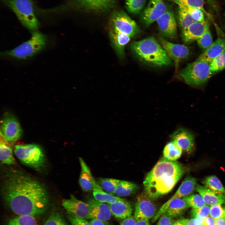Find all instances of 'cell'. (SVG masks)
<instances>
[{
    "instance_id": "e0dca14e",
    "label": "cell",
    "mask_w": 225,
    "mask_h": 225,
    "mask_svg": "<svg viewBox=\"0 0 225 225\" xmlns=\"http://www.w3.org/2000/svg\"><path fill=\"white\" fill-rule=\"evenodd\" d=\"M208 29L209 24L207 21L195 22L182 30V40L185 44L190 43L197 40Z\"/></svg>"
},
{
    "instance_id": "4316f807",
    "label": "cell",
    "mask_w": 225,
    "mask_h": 225,
    "mask_svg": "<svg viewBox=\"0 0 225 225\" xmlns=\"http://www.w3.org/2000/svg\"><path fill=\"white\" fill-rule=\"evenodd\" d=\"M182 151L176 143L171 140L163 149V157L169 160L176 161L181 157Z\"/></svg>"
},
{
    "instance_id": "7bdbcfd3",
    "label": "cell",
    "mask_w": 225,
    "mask_h": 225,
    "mask_svg": "<svg viewBox=\"0 0 225 225\" xmlns=\"http://www.w3.org/2000/svg\"><path fill=\"white\" fill-rule=\"evenodd\" d=\"M173 219L166 213H164L159 218L156 225H172L174 221Z\"/></svg>"
},
{
    "instance_id": "9a60e30c",
    "label": "cell",
    "mask_w": 225,
    "mask_h": 225,
    "mask_svg": "<svg viewBox=\"0 0 225 225\" xmlns=\"http://www.w3.org/2000/svg\"><path fill=\"white\" fill-rule=\"evenodd\" d=\"M156 21L160 32L164 36L172 39L177 37V23L172 11L167 10Z\"/></svg>"
},
{
    "instance_id": "db71d44e",
    "label": "cell",
    "mask_w": 225,
    "mask_h": 225,
    "mask_svg": "<svg viewBox=\"0 0 225 225\" xmlns=\"http://www.w3.org/2000/svg\"></svg>"
},
{
    "instance_id": "1f68e13d",
    "label": "cell",
    "mask_w": 225,
    "mask_h": 225,
    "mask_svg": "<svg viewBox=\"0 0 225 225\" xmlns=\"http://www.w3.org/2000/svg\"><path fill=\"white\" fill-rule=\"evenodd\" d=\"M178 19L179 25L182 30L196 22L188 12L179 7L178 9Z\"/></svg>"
},
{
    "instance_id": "bcb514c9",
    "label": "cell",
    "mask_w": 225,
    "mask_h": 225,
    "mask_svg": "<svg viewBox=\"0 0 225 225\" xmlns=\"http://www.w3.org/2000/svg\"><path fill=\"white\" fill-rule=\"evenodd\" d=\"M106 222L92 218L91 219L89 223L90 225H108Z\"/></svg>"
},
{
    "instance_id": "ac0fdd59",
    "label": "cell",
    "mask_w": 225,
    "mask_h": 225,
    "mask_svg": "<svg viewBox=\"0 0 225 225\" xmlns=\"http://www.w3.org/2000/svg\"><path fill=\"white\" fill-rule=\"evenodd\" d=\"M77 5L85 10L103 12L112 8L117 0H75Z\"/></svg>"
},
{
    "instance_id": "7c38bea8",
    "label": "cell",
    "mask_w": 225,
    "mask_h": 225,
    "mask_svg": "<svg viewBox=\"0 0 225 225\" xmlns=\"http://www.w3.org/2000/svg\"><path fill=\"white\" fill-rule=\"evenodd\" d=\"M62 205L67 213L86 220L92 218L89 206L87 203L77 199L73 195L62 200Z\"/></svg>"
},
{
    "instance_id": "83f0119b",
    "label": "cell",
    "mask_w": 225,
    "mask_h": 225,
    "mask_svg": "<svg viewBox=\"0 0 225 225\" xmlns=\"http://www.w3.org/2000/svg\"><path fill=\"white\" fill-rule=\"evenodd\" d=\"M1 140L0 145V159L3 164L12 165L15 162L13 156L12 149L11 148L7 145L5 142L6 139Z\"/></svg>"
},
{
    "instance_id": "cb8c5ba5",
    "label": "cell",
    "mask_w": 225,
    "mask_h": 225,
    "mask_svg": "<svg viewBox=\"0 0 225 225\" xmlns=\"http://www.w3.org/2000/svg\"><path fill=\"white\" fill-rule=\"evenodd\" d=\"M196 179L190 176L187 177L183 180L173 195L169 199L182 198L191 194L196 190Z\"/></svg>"
},
{
    "instance_id": "8fae6325",
    "label": "cell",
    "mask_w": 225,
    "mask_h": 225,
    "mask_svg": "<svg viewBox=\"0 0 225 225\" xmlns=\"http://www.w3.org/2000/svg\"><path fill=\"white\" fill-rule=\"evenodd\" d=\"M158 40L168 56L174 62L175 70L177 71L180 61L189 56L188 48L183 45L170 42L161 36L159 37Z\"/></svg>"
},
{
    "instance_id": "9c48e42d",
    "label": "cell",
    "mask_w": 225,
    "mask_h": 225,
    "mask_svg": "<svg viewBox=\"0 0 225 225\" xmlns=\"http://www.w3.org/2000/svg\"><path fill=\"white\" fill-rule=\"evenodd\" d=\"M189 207L183 198L169 199L157 212L152 218V222H154L156 221L164 213L173 218L178 217Z\"/></svg>"
},
{
    "instance_id": "5bb4252c",
    "label": "cell",
    "mask_w": 225,
    "mask_h": 225,
    "mask_svg": "<svg viewBox=\"0 0 225 225\" xmlns=\"http://www.w3.org/2000/svg\"><path fill=\"white\" fill-rule=\"evenodd\" d=\"M167 10L162 0H150L141 15V19L145 26L148 27L157 20Z\"/></svg>"
},
{
    "instance_id": "d4e9b609",
    "label": "cell",
    "mask_w": 225,
    "mask_h": 225,
    "mask_svg": "<svg viewBox=\"0 0 225 225\" xmlns=\"http://www.w3.org/2000/svg\"><path fill=\"white\" fill-rule=\"evenodd\" d=\"M94 198L100 202L108 204L114 203L122 199L119 197L108 193L103 190L95 180L93 188Z\"/></svg>"
},
{
    "instance_id": "60d3db41",
    "label": "cell",
    "mask_w": 225,
    "mask_h": 225,
    "mask_svg": "<svg viewBox=\"0 0 225 225\" xmlns=\"http://www.w3.org/2000/svg\"><path fill=\"white\" fill-rule=\"evenodd\" d=\"M209 215L214 219L224 217V210L221 204L212 205L210 208Z\"/></svg>"
},
{
    "instance_id": "d590c367",
    "label": "cell",
    "mask_w": 225,
    "mask_h": 225,
    "mask_svg": "<svg viewBox=\"0 0 225 225\" xmlns=\"http://www.w3.org/2000/svg\"><path fill=\"white\" fill-rule=\"evenodd\" d=\"M183 198L187 202L189 207L193 209L199 208L206 205L200 194H191L185 196Z\"/></svg>"
},
{
    "instance_id": "2e32d148",
    "label": "cell",
    "mask_w": 225,
    "mask_h": 225,
    "mask_svg": "<svg viewBox=\"0 0 225 225\" xmlns=\"http://www.w3.org/2000/svg\"><path fill=\"white\" fill-rule=\"evenodd\" d=\"M171 138L182 151L189 153L192 152L194 147V136L188 130L179 128L171 135Z\"/></svg>"
},
{
    "instance_id": "836d02e7",
    "label": "cell",
    "mask_w": 225,
    "mask_h": 225,
    "mask_svg": "<svg viewBox=\"0 0 225 225\" xmlns=\"http://www.w3.org/2000/svg\"><path fill=\"white\" fill-rule=\"evenodd\" d=\"M210 68L213 74L225 68V51L213 58L209 63Z\"/></svg>"
},
{
    "instance_id": "30bf717a",
    "label": "cell",
    "mask_w": 225,
    "mask_h": 225,
    "mask_svg": "<svg viewBox=\"0 0 225 225\" xmlns=\"http://www.w3.org/2000/svg\"><path fill=\"white\" fill-rule=\"evenodd\" d=\"M156 212V206L152 200L145 194L138 196L133 216L136 220H149L154 217Z\"/></svg>"
},
{
    "instance_id": "f907efd6",
    "label": "cell",
    "mask_w": 225,
    "mask_h": 225,
    "mask_svg": "<svg viewBox=\"0 0 225 225\" xmlns=\"http://www.w3.org/2000/svg\"><path fill=\"white\" fill-rule=\"evenodd\" d=\"M135 225H150L149 220H136Z\"/></svg>"
},
{
    "instance_id": "8992f818",
    "label": "cell",
    "mask_w": 225,
    "mask_h": 225,
    "mask_svg": "<svg viewBox=\"0 0 225 225\" xmlns=\"http://www.w3.org/2000/svg\"><path fill=\"white\" fill-rule=\"evenodd\" d=\"M7 3L23 25L32 31L38 28L39 22L31 0H7Z\"/></svg>"
},
{
    "instance_id": "b9f144b4",
    "label": "cell",
    "mask_w": 225,
    "mask_h": 225,
    "mask_svg": "<svg viewBox=\"0 0 225 225\" xmlns=\"http://www.w3.org/2000/svg\"><path fill=\"white\" fill-rule=\"evenodd\" d=\"M67 217L71 225H90L87 220L67 213Z\"/></svg>"
},
{
    "instance_id": "f6af8a7d",
    "label": "cell",
    "mask_w": 225,
    "mask_h": 225,
    "mask_svg": "<svg viewBox=\"0 0 225 225\" xmlns=\"http://www.w3.org/2000/svg\"><path fill=\"white\" fill-rule=\"evenodd\" d=\"M136 222L134 216L131 215L123 219L120 225H135Z\"/></svg>"
},
{
    "instance_id": "8d00e7d4",
    "label": "cell",
    "mask_w": 225,
    "mask_h": 225,
    "mask_svg": "<svg viewBox=\"0 0 225 225\" xmlns=\"http://www.w3.org/2000/svg\"><path fill=\"white\" fill-rule=\"evenodd\" d=\"M178 6L188 12L196 22H202L205 20V14L200 9L185 5H179Z\"/></svg>"
},
{
    "instance_id": "ffe728a7",
    "label": "cell",
    "mask_w": 225,
    "mask_h": 225,
    "mask_svg": "<svg viewBox=\"0 0 225 225\" xmlns=\"http://www.w3.org/2000/svg\"><path fill=\"white\" fill-rule=\"evenodd\" d=\"M196 190L202 197L206 204L209 205L221 204L225 202L224 194L197 184Z\"/></svg>"
},
{
    "instance_id": "74e56055",
    "label": "cell",
    "mask_w": 225,
    "mask_h": 225,
    "mask_svg": "<svg viewBox=\"0 0 225 225\" xmlns=\"http://www.w3.org/2000/svg\"><path fill=\"white\" fill-rule=\"evenodd\" d=\"M197 41L199 46L204 50L211 46L213 43L212 37L209 28L198 39Z\"/></svg>"
},
{
    "instance_id": "f5cc1de1",
    "label": "cell",
    "mask_w": 225,
    "mask_h": 225,
    "mask_svg": "<svg viewBox=\"0 0 225 225\" xmlns=\"http://www.w3.org/2000/svg\"><path fill=\"white\" fill-rule=\"evenodd\" d=\"M224 217L225 218V208L224 209Z\"/></svg>"
},
{
    "instance_id": "277c9868",
    "label": "cell",
    "mask_w": 225,
    "mask_h": 225,
    "mask_svg": "<svg viewBox=\"0 0 225 225\" xmlns=\"http://www.w3.org/2000/svg\"><path fill=\"white\" fill-rule=\"evenodd\" d=\"M47 42L45 36L39 31H35L29 39L12 49L3 52L2 55L17 59H27L43 49Z\"/></svg>"
},
{
    "instance_id": "7402d4cb",
    "label": "cell",
    "mask_w": 225,
    "mask_h": 225,
    "mask_svg": "<svg viewBox=\"0 0 225 225\" xmlns=\"http://www.w3.org/2000/svg\"><path fill=\"white\" fill-rule=\"evenodd\" d=\"M108 205L112 214L116 218L124 219L132 215L133 210L132 205L123 198Z\"/></svg>"
},
{
    "instance_id": "f35d334b",
    "label": "cell",
    "mask_w": 225,
    "mask_h": 225,
    "mask_svg": "<svg viewBox=\"0 0 225 225\" xmlns=\"http://www.w3.org/2000/svg\"><path fill=\"white\" fill-rule=\"evenodd\" d=\"M43 225H67L62 216L58 212L52 213Z\"/></svg>"
},
{
    "instance_id": "603a6c76",
    "label": "cell",
    "mask_w": 225,
    "mask_h": 225,
    "mask_svg": "<svg viewBox=\"0 0 225 225\" xmlns=\"http://www.w3.org/2000/svg\"><path fill=\"white\" fill-rule=\"evenodd\" d=\"M81 171L79 182L82 189L85 192L93 190L95 180L89 167L81 158H79Z\"/></svg>"
},
{
    "instance_id": "7a4b0ae2",
    "label": "cell",
    "mask_w": 225,
    "mask_h": 225,
    "mask_svg": "<svg viewBox=\"0 0 225 225\" xmlns=\"http://www.w3.org/2000/svg\"><path fill=\"white\" fill-rule=\"evenodd\" d=\"M184 172L181 163L163 157L146 176L143 182L145 194L153 200L168 193Z\"/></svg>"
},
{
    "instance_id": "d6986e66",
    "label": "cell",
    "mask_w": 225,
    "mask_h": 225,
    "mask_svg": "<svg viewBox=\"0 0 225 225\" xmlns=\"http://www.w3.org/2000/svg\"><path fill=\"white\" fill-rule=\"evenodd\" d=\"M87 203L89 206L92 218L105 222L110 219L112 213L108 204L100 202L94 198L89 199Z\"/></svg>"
},
{
    "instance_id": "681fc988",
    "label": "cell",
    "mask_w": 225,
    "mask_h": 225,
    "mask_svg": "<svg viewBox=\"0 0 225 225\" xmlns=\"http://www.w3.org/2000/svg\"><path fill=\"white\" fill-rule=\"evenodd\" d=\"M215 225H225V218H221L214 219Z\"/></svg>"
},
{
    "instance_id": "44dd1931",
    "label": "cell",
    "mask_w": 225,
    "mask_h": 225,
    "mask_svg": "<svg viewBox=\"0 0 225 225\" xmlns=\"http://www.w3.org/2000/svg\"><path fill=\"white\" fill-rule=\"evenodd\" d=\"M225 51V38H218L204 50L197 59L209 63L213 58Z\"/></svg>"
},
{
    "instance_id": "ab89813d",
    "label": "cell",
    "mask_w": 225,
    "mask_h": 225,
    "mask_svg": "<svg viewBox=\"0 0 225 225\" xmlns=\"http://www.w3.org/2000/svg\"><path fill=\"white\" fill-rule=\"evenodd\" d=\"M210 208L208 206L205 205L199 208L193 209L191 211L192 214L194 218L204 219L209 215Z\"/></svg>"
},
{
    "instance_id": "484cf974",
    "label": "cell",
    "mask_w": 225,
    "mask_h": 225,
    "mask_svg": "<svg viewBox=\"0 0 225 225\" xmlns=\"http://www.w3.org/2000/svg\"><path fill=\"white\" fill-rule=\"evenodd\" d=\"M138 188V186L135 183L120 180L114 194L118 197L128 196L134 193Z\"/></svg>"
},
{
    "instance_id": "816d5d0a",
    "label": "cell",
    "mask_w": 225,
    "mask_h": 225,
    "mask_svg": "<svg viewBox=\"0 0 225 225\" xmlns=\"http://www.w3.org/2000/svg\"><path fill=\"white\" fill-rule=\"evenodd\" d=\"M208 2H209L210 4H211L213 6L215 7V2L214 1V0H206Z\"/></svg>"
},
{
    "instance_id": "3957f363",
    "label": "cell",
    "mask_w": 225,
    "mask_h": 225,
    "mask_svg": "<svg viewBox=\"0 0 225 225\" xmlns=\"http://www.w3.org/2000/svg\"><path fill=\"white\" fill-rule=\"evenodd\" d=\"M131 48L139 59L147 64L157 67L172 64L164 49L153 37L133 42Z\"/></svg>"
},
{
    "instance_id": "7dc6e473",
    "label": "cell",
    "mask_w": 225,
    "mask_h": 225,
    "mask_svg": "<svg viewBox=\"0 0 225 225\" xmlns=\"http://www.w3.org/2000/svg\"><path fill=\"white\" fill-rule=\"evenodd\" d=\"M203 225H215V220L211 217H208L203 219Z\"/></svg>"
},
{
    "instance_id": "ba28073f",
    "label": "cell",
    "mask_w": 225,
    "mask_h": 225,
    "mask_svg": "<svg viewBox=\"0 0 225 225\" xmlns=\"http://www.w3.org/2000/svg\"><path fill=\"white\" fill-rule=\"evenodd\" d=\"M14 152L20 161L30 167L38 168L44 163V153L42 148L38 145L34 144L16 145Z\"/></svg>"
},
{
    "instance_id": "5b68a950",
    "label": "cell",
    "mask_w": 225,
    "mask_h": 225,
    "mask_svg": "<svg viewBox=\"0 0 225 225\" xmlns=\"http://www.w3.org/2000/svg\"><path fill=\"white\" fill-rule=\"evenodd\" d=\"M212 74L209 63L197 59L188 64L179 73L180 76L187 83L194 87L204 85Z\"/></svg>"
},
{
    "instance_id": "f546056e",
    "label": "cell",
    "mask_w": 225,
    "mask_h": 225,
    "mask_svg": "<svg viewBox=\"0 0 225 225\" xmlns=\"http://www.w3.org/2000/svg\"><path fill=\"white\" fill-rule=\"evenodd\" d=\"M6 225H37L35 216L18 215L10 219Z\"/></svg>"
},
{
    "instance_id": "e575fe53",
    "label": "cell",
    "mask_w": 225,
    "mask_h": 225,
    "mask_svg": "<svg viewBox=\"0 0 225 225\" xmlns=\"http://www.w3.org/2000/svg\"><path fill=\"white\" fill-rule=\"evenodd\" d=\"M126 7L130 13H139L144 7L147 0H125Z\"/></svg>"
},
{
    "instance_id": "4fadbf2b",
    "label": "cell",
    "mask_w": 225,
    "mask_h": 225,
    "mask_svg": "<svg viewBox=\"0 0 225 225\" xmlns=\"http://www.w3.org/2000/svg\"><path fill=\"white\" fill-rule=\"evenodd\" d=\"M1 133L9 141L18 140L22 134V130L17 119L9 113L4 115L1 122Z\"/></svg>"
},
{
    "instance_id": "d6a6232c",
    "label": "cell",
    "mask_w": 225,
    "mask_h": 225,
    "mask_svg": "<svg viewBox=\"0 0 225 225\" xmlns=\"http://www.w3.org/2000/svg\"><path fill=\"white\" fill-rule=\"evenodd\" d=\"M179 5H185L198 8L201 10L207 16L211 18V16L204 8L203 0H168Z\"/></svg>"
},
{
    "instance_id": "f1b7e54d",
    "label": "cell",
    "mask_w": 225,
    "mask_h": 225,
    "mask_svg": "<svg viewBox=\"0 0 225 225\" xmlns=\"http://www.w3.org/2000/svg\"><path fill=\"white\" fill-rule=\"evenodd\" d=\"M204 186L214 191L225 195V189L218 178L216 176L207 177L203 181Z\"/></svg>"
},
{
    "instance_id": "4dcf8cb0",
    "label": "cell",
    "mask_w": 225,
    "mask_h": 225,
    "mask_svg": "<svg viewBox=\"0 0 225 225\" xmlns=\"http://www.w3.org/2000/svg\"><path fill=\"white\" fill-rule=\"evenodd\" d=\"M120 180L111 178H101L98 183L106 192L114 194L117 186Z\"/></svg>"
},
{
    "instance_id": "ee69618b",
    "label": "cell",
    "mask_w": 225,
    "mask_h": 225,
    "mask_svg": "<svg viewBox=\"0 0 225 225\" xmlns=\"http://www.w3.org/2000/svg\"><path fill=\"white\" fill-rule=\"evenodd\" d=\"M203 219L198 218L187 219L185 225H203Z\"/></svg>"
},
{
    "instance_id": "6da1fadb",
    "label": "cell",
    "mask_w": 225,
    "mask_h": 225,
    "mask_svg": "<svg viewBox=\"0 0 225 225\" xmlns=\"http://www.w3.org/2000/svg\"><path fill=\"white\" fill-rule=\"evenodd\" d=\"M2 190L5 202L18 215H40L48 207L50 200L45 187L22 172H14L8 174Z\"/></svg>"
},
{
    "instance_id": "c3c4849f",
    "label": "cell",
    "mask_w": 225,
    "mask_h": 225,
    "mask_svg": "<svg viewBox=\"0 0 225 225\" xmlns=\"http://www.w3.org/2000/svg\"><path fill=\"white\" fill-rule=\"evenodd\" d=\"M187 219L183 218L174 221L172 225H185Z\"/></svg>"
},
{
    "instance_id": "52a82bcc",
    "label": "cell",
    "mask_w": 225,
    "mask_h": 225,
    "mask_svg": "<svg viewBox=\"0 0 225 225\" xmlns=\"http://www.w3.org/2000/svg\"><path fill=\"white\" fill-rule=\"evenodd\" d=\"M109 34L127 35L131 38L139 32L136 22L124 11H117L111 16L109 22Z\"/></svg>"
}]
</instances>
